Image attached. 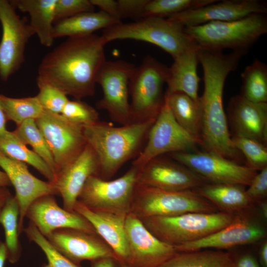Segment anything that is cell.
Segmentation results:
<instances>
[{
	"label": "cell",
	"instance_id": "obj_40",
	"mask_svg": "<svg viewBox=\"0 0 267 267\" xmlns=\"http://www.w3.org/2000/svg\"><path fill=\"white\" fill-rule=\"evenodd\" d=\"M39 93L36 97L44 110L54 114H61L69 100L60 89L37 78Z\"/></svg>",
	"mask_w": 267,
	"mask_h": 267
},
{
	"label": "cell",
	"instance_id": "obj_46",
	"mask_svg": "<svg viewBox=\"0 0 267 267\" xmlns=\"http://www.w3.org/2000/svg\"><path fill=\"white\" fill-rule=\"evenodd\" d=\"M90 267H119V261L112 257L100 258L90 262Z\"/></svg>",
	"mask_w": 267,
	"mask_h": 267
},
{
	"label": "cell",
	"instance_id": "obj_32",
	"mask_svg": "<svg viewBox=\"0 0 267 267\" xmlns=\"http://www.w3.org/2000/svg\"><path fill=\"white\" fill-rule=\"evenodd\" d=\"M20 208L15 196L9 198L0 214V223L3 227L7 260L11 264L17 262L21 255L19 240Z\"/></svg>",
	"mask_w": 267,
	"mask_h": 267
},
{
	"label": "cell",
	"instance_id": "obj_2",
	"mask_svg": "<svg viewBox=\"0 0 267 267\" xmlns=\"http://www.w3.org/2000/svg\"><path fill=\"white\" fill-rule=\"evenodd\" d=\"M243 55L200 48L199 63L203 70L204 92L199 98L201 110V142L205 151L241 164L245 160L235 148L228 130L223 106L226 77L238 66Z\"/></svg>",
	"mask_w": 267,
	"mask_h": 267
},
{
	"label": "cell",
	"instance_id": "obj_21",
	"mask_svg": "<svg viewBox=\"0 0 267 267\" xmlns=\"http://www.w3.org/2000/svg\"><path fill=\"white\" fill-rule=\"evenodd\" d=\"M99 165L93 149L87 144L72 162L61 170L52 183L63 200V208L74 211L78 196L87 179L99 176Z\"/></svg>",
	"mask_w": 267,
	"mask_h": 267
},
{
	"label": "cell",
	"instance_id": "obj_17",
	"mask_svg": "<svg viewBox=\"0 0 267 267\" xmlns=\"http://www.w3.org/2000/svg\"><path fill=\"white\" fill-rule=\"evenodd\" d=\"M266 235L265 228L254 221L246 213L236 215L230 223L202 239L175 247L178 252L209 248L227 249L256 243L263 239Z\"/></svg>",
	"mask_w": 267,
	"mask_h": 267
},
{
	"label": "cell",
	"instance_id": "obj_35",
	"mask_svg": "<svg viewBox=\"0 0 267 267\" xmlns=\"http://www.w3.org/2000/svg\"><path fill=\"white\" fill-rule=\"evenodd\" d=\"M26 145H29L33 151L48 166L55 176L57 168L49 148L35 120L28 119L17 126L13 131Z\"/></svg>",
	"mask_w": 267,
	"mask_h": 267
},
{
	"label": "cell",
	"instance_id": "obj_49",
	"mask_svg": "<svg viewBox=\"0 0 267 267\" xmlns=\"http://www.w3.org/2000/svg\"><path fill=\"white\" fill-rule=\"evenodd\" d=\"M7 259V251L4 242L0 241V267H4Z\"/></svg>",
	"mask_w": 267,
	"mask_h": 267
},
{
	"label": "cell",
	"instance_id": "obj_14",
	"mask_svg": "<svg viewBox=\"0 0 267 267\" xmlns=\"http://www.w3.org/2000/svg\"><path fill=\"white\" fill-rule=\"evenodd\" d=\"M35 122L52 153L57 174L75 159L87 144L84 128L68 121L60 114L44 110Z\"/></svg>",
	"mask_w": 267,
	"mask_h": 267
},
{
	"label": "cell",
	"instance_id": "obj_50",
	"mask_svg": "<svg viewBox=\"0 0 267 267\" xmlns=\"http://www.w3.org/2000/svg\"><path fill=\"white\" fill-rule=\"evenodd\" d=\"M7 121L4 112L0 102V134L7 131L6 128Z\"/></svg>",
	"mask_w": 267,
	"mask_h": 267
},
{
	"label": "cell",
	"instance_id": "obj_26",
	"mask_svg": "<svg viewBox=\"0 0 267 267\" xmlns=\"http://www.w3.org/2000/svg\"><path fill=\"white\" fill-rule=\"evenodd\" d=\"M199 48L188 50L174 59L168 69L167 92H181L195 100H199L200 79L197 74V66Z\"/></svg>",
	"mask_w": 267,
	"mask_h": 267
},
{
	"label": "cell",
	"instance_id": "obj_43",
	"mask_svg": "<svg viewBox=\"0 0 267 267\" xmlns=\"http://www.w3.org/2000/svg\"><path fill=\"white\" fill-rule=\"evenodd\" d=\"M148 0H118L119 18H138Z\"/></svg>",
	"mask_w": 267,
	"mask_h": 267
},
{
	"label": "cell",
	"instance_id": "obj_38",
	"mask_svg": "<svg viewBox=\"0 0 267 267\" xmlns=\"http://www.w3.org/2000/svg\"><path fill=\"white\" fill-rule=\"evenodd\" d=\"M23 231L29 239L36 244L45 254L47 263L42 267H82L58 251L30 222Z\"/></svg>",
	"mask_w": 267,
	"mask_h": 267
},
{
	"label": "cell",
	"instance_id": "obj_3",
	"mask_svg": "<svg viewBox=\"0 0 267 267\" xmlns=\"http://www.w3.org/2000/svg\"><path fill=\"white\" fill-rule=\"evenodd\" d=\"M155 119L120 127L99 121L84 128L87 143L98 160L100 178L110 180L125 163L139 154Z\"/></svg>",
	"mask_w": 267,
	"mask_h": 267
},
{
	"label": "cell",
	"instance_id": "obj_4",
	"mask_svg": "<svg viewBox=\"0 0 267 267\" xmlns=\"http://www.w3.org/2000/svg\"><path fill=\"white\" fill-rule=\"evenodd\" d=\"M106 44L119 40L143 41L159 46L173 59L200 47L185 31V27L169 18L146 17L136 21L122 22L103 30L101 35Z\"/></svg>",
	"mask_w": 267,
	"mask_h": 267
},
{
	"label": "cell",
	"instance_id": "obj_20",
	"mask_svg": "<svg viewBox=\"0 0 267 267\" xmlns=\"http://www.w3.org/2000/svg\"><path fill=\"white\" fill-rule=\"evenodd\" d=\"M54 195L47 194L34 200L28 208L25 217L46 237L53 231L72 228L97 233L88 220L76 211L61 208Z\"/></svg>",
	"mask_w": 267,
	"mask_h": 267
},
{
	"label": "cell",
	"instance_id": "obj_24",
	"mask_svg": "<svg viewBox=\"0 0 267 267\" xmlns=\"http://www.w3.org/2000/svg\"><path fill=\"white\" fill-rule=\"evenodd\" d=\"M74 210L89 222L97 234L113 250L119 261L128 263L129 252L125 229L127 216L94 212L78 201Z\"/></svg>",
	"mask_w": 267,
	"mask_h": 267
},
{
	"label": "cell",
	"instance_id": "obj_34",
	"mask_svg": "<svg viewBox=\"0 0 267 267\" xmlns=\"http://www.w3.org/2000/svg\"><path fill=\"white\" fill-rule=\"evenodd\" d=\"M0 102L7 121L17 127L28 119L36 120L44 111L36 96L12 98L0 94Z\"/></svg>",
	"mask_w": 267,
	"mask_h": 267
},
{
	"label": "cell",
	"instance_id": "obj_30",
	"mask_svg": "<svg viewBox=\"0 0 267 267\" xmlns=\"http://www.w3.org/2000/svg\"><path fill=\"white\" fill-rule=\"evenodd\" d=\"M160 267H235L232 254L220 250L178 252Z\"/></svg>",
	"mask_w": 267,
	"mask_h": 267
},
{
	"label": "cell",
	"instance_id": "obj_33",
	"mask_svg": "<svg viewBox=\"0 0 267 267\" xmlns=\"http://www.w3.org/2000/svg\"><path fill=\"white\" fill-rule=\"evenodd\" d=\"M241 95L255 103H267V65L256 59L241 74Z\"/></svg>",
	"mask_w": 267,
	"mask_h": 267
},
{
	"label": "cell",
	"instance_id": "obj_28",
	"mask_svg": "<svg viewBox=\"0 0 267 267\" xmlns=\"http://www.w3.org/2000/svg\"><path fill=\"white\" fill-rule=\"evenodd\" d=\"M121 22L100 10L83 12L55 23L53 37L55 39L89 35Z\"/></svg>",
	"mask_w": 267,
	"mask_h": 267
},
{
	"label": "cell",
	"instance_id": "obj_31",
	"mask_svg": "<svg viewBox=\"0 0 267 267\" xmlns=\"http://www.w3.org/2000/svg\"><path fill=\"white\" fill-rule=\"evenodd\" d=\"M0 151L12 159L32 166L48 181H54L55 175L48 166L33 150H30L13 131H6L0 134Z\"/></svg>",
	"mask_w": 267,
	"mask_h": 267
},
{
	"label": "cell",
	"instance_id": "obj_39",
	"mask_svg": "<svg viewBox=\"0 0 267 267\" xmlns=\"http://www.w3.org/2000/svg\"><path fill=\"white\" fill-rule=\"evenodd\" d=\"M60 114L68 121L83 128L99 121L96 110L81 100H69Z\"/></svg>",
	"mask_w": 267,
	"mask_h": 267
},
{
	"label": "cell",
	"instance_id": "obj_19",
	"mask_svg": "<svg viewBox=\"0 0 267 267\" xmlns=\"http://www.w3.org/2000/svg\"><path fill=\"white\" fill-rule=\"evenodd\" d=\"M254 13H267V2L261 0H223L187 10L169 17L185 27L213 21L238 20Z\"/></svg>",
	"mask_w": 267,
	"mask_h": 267
},
{
	"label": "cell",
	"instance_id": "obj_8",
	"mask_svg": "<svg viewBox=\"0 0 267 267\" xmlns=\"http://www.w3.org/2000/svg\"><path fill=\"white\" fill-rule=\"evenodd\" d=\"M168 69L150 55L135 66L129 85L132 122L156 118L165 102L163 87Z\"/></svg>",
	"mask_w": 267,
	"mask_h": 267
},
{
	"label": "cell",
	"instance_id": "obj_41",
	"mask_svg": "<svg viewBox=\"0 0 267 267\" xmlns=\"http://www.w3.org/2000/svg\"><path fill=\"white\" fill-rule=\"evenodd\" d=\"M90 0H56L54 23L81 13L94 11Z\"/></svg>",
	"mask_w": 267,
	"mask_h": 267
},
{
	"label": "cell",
	"instance_id": "obj_45",
	"mask_svg": "<svg viewBox=\"0 0 267 267\" xmlns=\"http://www.w3.org/2000/svg\"><path fill=\"white\" fill-rule=\"evenodd\" d=\"M90 1L94 7H98L100 11L120 20L119 18L117 0H90Z\"/></svg>",
	"mask_w": 267,
	"mask_h": 267
},
{
	"label": "cell",
	"instance_id": "obj_52",
	"mask_svg": "<svg viewBox=\"0 0 267 267\" xmlns=\"http://www.w3.org/2000/svg\"><path fill=\"white\" fill-rule=\"evenodd\" d=\"M10 185V182L6 174L0 171V186L7 187Z\"/></svg>",
	"mask_w": 267,
	"mask_h": 267
},
{
	"label": "cell",
	"instance_id": "obj_12",
	"mask_svg": "<svg viewBox=\"0 0 267 267\" xmlns=\"http://www.w3.org/2000/svg\"><path fill=\"white\" fill-rule=\"evenodd\" d=\"M167 155L209 183L249 186L257 173L245 165L206 151L178 152Z\"/></svg>",
	"mask_w": 267,
	"mask_h": 267
},
{
	"label": "cell",
	"instance_id": "obj_29",
	"mask_svg": "<svg viewBox=\"0 0 267 267\" xmlns=\"http://www.w3.org/2000/svg\"><path fill=\"white\" fill-rule=\"evenodd\" d=\"M165 97L177 123L201 142V110L199 101L181 92H167Z\"/></svg>",
	"mask_w": 267,
	"mask_h": 267
},
{
	"label": "cell",
	"instance_id": "obj_6",
	"mask_svg": "<svg viewBox=\"0 0 267 267\" xmlns=\"http://www.w3.org/2000/svg\"><path fill=\"white\" fill-rule=\"evenodd\" d=\"M236 215L221 212L187 213L140 220L161 241L177 246L202 239L230 223Z\"/></svg>",
	"mask_w": 267,
	"mask_h": 267
},
{
	"label": "cell",
	"instance_id": "obj_13",
	"mask_svg": "<svg viewBox=\"0 0 267 267\" xmlns=\"http://www.w3.org/2000/svg\"><path fill=\"white\" fill-rule=\"evenodd\" d=\"M0 78L6 81L24 63L26 45L35 33L9 0H0Z\"/></svg>",
	"mask_w": 267,
	"mask_h": 267
},
{
	"label": "cell",
	"instance_id": "obj_15",
	"mask_svg": "<svg viewBox=\"0 0 267 267\" xmlns=\"http://www.w3.org/2000/svg\"><path fill=\"white\" fill-rule=\"evenodd\" d=\"M125 229L131 267H160L178 251L175 246L156 237L142 221L131 213L126 216Z\"/></svg>",
	"mask_w": 267,
	"mask_h": 267
},
{
	"label": "cell",
	"instance_id": "obj_22",
	"mask_svg": "<svg viewBox=\"0 0 267 267\" xmlns=\"http://www.w3.org/2000/svg\"><path fill=\"white\" fill-rule=\"evenodd\" d=\"M0 167L15 190L20 208L19 234L23 230V220L30 204L38 198L47 194H57L52 183L42 180L29 171L26 164L12 159L0 151Z\"/></svg>",
	"mask_w": 267,
	"mask_h": 267
},
{
	"label": "cell",
	"instance_id": "obj_25",
	"mask_svg": "<svg viewBox=\"0 0 267 267\" xmlns=\"http://www.w3.org/2000/svg\"><path fill=\"white\" fill-rule=\"evenodd\" d=\"M194 190L219 212L226 214L249 213L255 205L241 185L207 183Z\"/></svg>",
	"mask_w": 267,
	"mask_h": 267
},
{
	"label": "cell",
	"instance_id": "obj_7",
	"mask_svg": "<svg viewBox=\"0 0 267 267\" xmlns=\"http://www.w3.org/2000/svg\"><path fill=\"white\" fill-rule=\"evenodd\" d=\"M217 209L194 190L171 191L137 183L130 213L140 220L187 213H214Z\"/></svg>",
	"mask_w": 267,
	"mask_h": 267
},
{
	"label": "cell",
	"instance_id": "obj_48",
	"mask_svg": "<svg viewBox=\"0 0 267 267\" xmlns=\"http://www.w3.org/2000/svg\"><path fill=\"white\" fill-rule=\"evenodd\" d=\"M12 195L7 187L0 186V214L9 198Z\"/></svg>",
	"mask_w": 267,
	"mask_h": 267
},
{
	"label": "cell",
	"instance_id": "obj_44",
	"mask_svg": "<svg viewBox=\"0 0 267 267\" xmlns=\"http://www.w3.org/2000/svg\"><path fill=\"white\" fill-rule=\"evenodd\" d=\"M232 254L235 267H261L258 259L251 253Z\"/></svg>",
	"mask_w": 267,
	"mask_h": 267
},
{
	"label": "cell",
	"instance_id": "obj_1",
	"mask_svg": "<svg viewBox=\"0 0 267 267\" xmlns=\"http://www.w3.org/2000/svg\"><path fill=\"white\" fill-rule=\"evenodd\" d=\"M101 36L68 38L42 60L37 78L75 99L92 96L97 74L106 61Z\"/></svg>",
	"mask_w": 267,
	"mask_h": 267
},
{
	"label": "cell",
	"instance_id": "obj_10",
	"mask_svg": "<svg viewBox=\"0 0 267 267\" xmlns=\"http://www.w3.org/2000/svg\"><path fill=\"white\" fill-rule=\"evenodd\" d=\"M198 144V141L176 121L165 97L164 103L148 133L146 145L132 166L140 169L155 157L190 151Z\"/></svg>",
	"mask_w": 267,
	"mask_h": 267
},
{
	"label": "cell",
	"instance_id": "obj_5",
	"mask_svg": "<svg viewBox=\"0 0 267 267\" xmlns=\"http://www.w3.org/2000/svg\"><path fill=\"white\" fill-rule=\"evenodd\" d=\"M266 14L254 13L232 21H213L185 27L200 48L222 51L229 48L244 55L267 33Z\"/></svg>",
	"mask_w": 267,
	"mask_h": 267
},
{
	"label": "cell",
	"instance_id": "obj_53",
	"mask_svg": "<svg viewBox=\"0 0 267 267\" xmlns=\"http://www.w3.org/2000/svg\"><path fill=\"white\" fill-rule=\"evenodd\" d=\"M119 267H130V266H129L128 265L123 263V262H120L119 261Z\"/></svg>",
	"mask_w": 267,
	"mask_h": 267
},
{
	"label": "cell",
	"instance_id": "obj_11",
	"mask_svg": "<svg viewBox=\"0 0 267 267\" xmlns=\"http://www.w3.org/2000/svg\"><path fill=\"white\" fill-rule=\"evenodd\" d=\"M135 67L123 60H106L96 78V84L100 85L103 92L102 98L96 104L97 108L106 110L113 121L122 125L132 123L129 85Z\"/></svg>",
	"mask_w": 267,
	"mask_h": 267
},
{
	"label": "cell",
	"instance_id": "obj_37",
	"mask_svg": "<svg viewBox=\"0 0 267 267\" xmlns=\"http://www.w3.org/2000/svg\"><path fill=\"white\" fill-rule=\"evenodd\" d=\"M231 139L235 148L243 156L246 166L256 172L267 167L266 145L240 135H233Z\"/></svg>",
	"mask_w": 267,
	"mask_h": 267
},
{
	"label": "cell",
	"instance_id": "obj_23",
	"mask_svg": "<svg viewBox=\"0 0 267 267\" xmlns=\"http://www.w3.org/2000/svg\"><path fill=\"white\" fill-rule=\"evenodd\" d=\"M227 112L234 135L252 138L267 145V103L251 102L237 95L230 98Z\"/></svg>",
	"mask_w": 267,
	"mask_h": 267
},
{
	"label": "cell",
	"instance_id": "obj_18",
	"mask_svg": "<svg viewBox=\"0 0 267 267\" xmlns=\"http://www.w3.org/2000/svg\"><path fill=\"white\" fill-rule=\"evenodd\" d=\"M45 238L58 251L79 265L85 260L91 262L106 257L118 260L113 250L97 233L62 228L53 231Z\"/></svg>",
	"mask_w": 267,
	"mask_h": 267
},
{
	"label": "cell",
	"instance_id": "obj_36",
	"mask_svg": "<svg viewBox=\"0 0 267 267\" xmlns=\"http://www.w3.org/2000/svg\"><path fill=\"white\" fill-rule=\"evenodd\" d=\"M217 0H148L138 19L169 17L180 12L205 6Z\"/></svg>",
	"mask_w": 267,
	"mask_h": 267
},
{
	"label": "cell",
	"instance_id": "obj_27",
	"mask_svg": "<svg viewBox=\"0 0 267 267\" xmlns=\"http://www.w3.org/2000/svg\"><path fill=\"white\" fill-rule=\"evenodd\" d=\"M10 3L22 12L29 14V24L42 45H52L54 39V8L56 0H12Z\"/></svg>",
	"mask_w": 267,
	"mask_h": 267
},
{
	"label": "cell",
	"instance_id": "obj_42",
	"mask_svg": "<svg viewBox=\"0 0 267 267\" xmlns=\"http://www.w3.org/2000/svg\"><path fill=\"white\" fill-rule=\"evenodd\" d=\"M260 171L246 190L247 196L255 204L265 200L267 195V167Z\"/></svg>",
	"mask_w": 267,
	"mask_h": 267
},
{
	"label": "cell",
	"instance_id": "obj_9",
	"mask_svg": "<svg viewBox=\"0 0 267 267\" xmlns=\"http://www.w3.org/2000/svg\"><path fill=\"white\" fill-rule=\"evenodd\" d=\"M139 171L132 166L123 176L112 180L91 176L85 183L77 201L94 212L127 216L130 213Z\"/></svg>",
	"mask_w": 267,
	"mask_h": 267
},
{
	"label": "cell",
	"instance_id": "obj_51",
	"mask_svg": "<svg viewBox=\"0 0 267 267\" xmlns=\"http://www.w3.org/2000/svg\"><path fill=\"white\" fill-rule=\"evenodd\" d=\"M256 204L259 205L260 213L264 219L267 218V203L265 200L258 202Z\"/></svg>",
	"mask_w": 267,
	"mask_h": 267
},
{
	"label": "cell",
	"instance_id": "obj_47",
	"mask_svg": "<svg viewBox=\"0 0 267 267\" xmlns=\"http://www.w3.org/2000/svg\"><path fill=\"white\" fill-rule=\"evenodd\" d=\"M258 260L261 267H267V242L264 241L258 252Z\"/></svg>",
	"mask_w": 267,
	"mask_h": 267
},
{
	"label": "cell",
	"instance_id": "obj_16",
	"mask_svg": "<svg viewBox=\"0 0 267 267\" xmlns=\"http://www.w3.org/2000/svg\"><path fill=\"white\" fill-rule=\"evenodd\" d=\"M209 183L169 156L161 155L139 169L137 183L171 191L195 190Z\"/></svg>",
	"mask_w": 267,
	"mask_h": 267
}]
</instances>
